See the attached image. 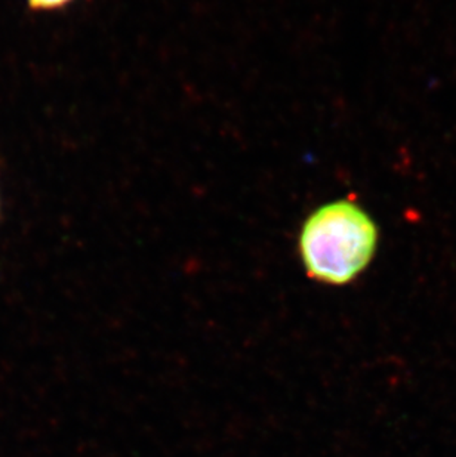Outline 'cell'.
<instances>
[{
	"label": "cell",
	"instance_id": "2",
	"mask_svg": "<svg viewBox=\"0 0 456 457\" xmlns=\"http://www.w3.org/2000/svg\"><path fill=\"white\" fill-rule=\"evenodd\" d=\"M70 2H73V0H29V4H30V8L47 11V9L63 8Z\"/></svg>",
	"mask_w": 456,
	"mask_h": 457
},
{
	"label": "cell",
	"instance_id": "1",
	"mask_svg": "<svg viewBox=\"0 0 456 457\" xmlns=\"http://www.w3.org/2000/svg\"><path fill=\"white\" fill-rule=\"evenodd\" d=\"M378 245V225L372 216L354 202L338 200L307 218L298 251L308 278L342 287L354 283L369 268Z\"/></svg>",
	"mask_w": 456,
	"mask_h": 457
}]
</instances>
